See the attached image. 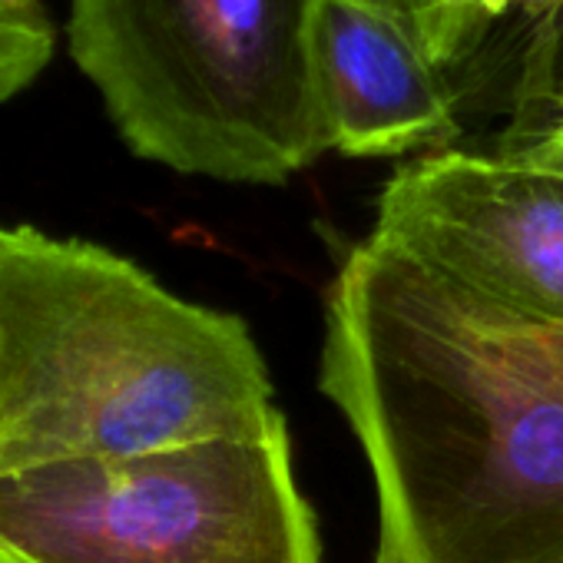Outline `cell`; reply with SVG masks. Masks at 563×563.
<instances>
[{
    "mask_svg": "<svg viewBox=\"0 0 563 563\" xmlns=\"http://www.w3.org/2000/svg\"><path fill=\"white\" fill-rule=\"evenodd\" d=\"M319 388L372 467V563H563L560 325L368 232L325 296Z\"/></svg>",
    "mask_w": 563,
    "mask_h": 563,
    "instance_id": "1",
    "label": "cell"
},
{
    "mask_svg": "<svg viewBox=\"0 0 563 563\" xmlns=\"http://www.w3.org/2000/svg\"><path fill=\"white\" fill-rule=\"evenodd\" d=\"M484 11H487V18H490L494 24H497L504 14L520 11V14L530 21V31H533V27L547 24L553 14L563 11V0H484Z\"/></svg>",
    "mask_w": 563,
    "mask_h": 563,
    "instance_id": "10",
    "label": "cell"
},
{
    "mask_svg": "<svg viewBox=\"0 0 563 563\" xmlns=\"http://www.w3.org/2000/svg\"><path fill=\"white\" fill-rule=\"evenodd\" d=\"M278 431L239 316L107 245L0 222V477Z\"/></svg>",
    "mask_w": 563,
    "mask_h": 563,
    "instance_id": "2",
    "label": "cell"
},
{
    "mask_svg": "<svg viewBox=\"0 0 563 563\" xmlns=\"http://www.w3.org/2000/svg\"><path fill=\"white\" fill-rule=\"evenodd\" d=\"M378 4L401 14L444 70L461 64L494 24L484 0H378Z\"/></svg>",
    "mask_w": 563,
    "mask_h": 563,
    "instance_id": "7",
    "label": "cell"
},
{
    "mask_svg": "<svg viewBox=\"0 0 563 563\" xmlns=\"http://www.w3.org/2000/svg\"><path fill=\"white\" fill-rule=\"evenodd\" d=\"M312 70L329 150L352 159L451 150L457 117L444 67L378 0H322Z\"/></svg>",
    "mask_w": 563,
    "mask_h": 563,
    "instance_id": "6",
    "label": "cell"
},
{
    "mask_svg": "<svg viewBox=\"0 0 563 563\" xmlns=\"http://www.w3.org/2000/svg\"><path fill=\"white\" fill-rule=\"evenodd\" d=\"M500 150L520 153L530 159H543V163L563 159V74L556 77V87H553L543 113L537 117V123L517 136H507Z\"/></svg>",
    "mask_w": 563,
    "mask_h": 563,
    "instance_id": "9",
    "label": "cell"
},
{
    "mask_svg": "<svg viewBox=\"0 0 563 563\" xmlns=\"http://www.w3.org/2000/svg\"><path fill=\"white\" fill-rule=\"evenodd\" d=\"M54 27H31L0 11V100L24 93L54 60Z\"/></svg>",
    "mask_w": 563,
    "mask_h": 563,
    "instance_id": "8",
    "label": "cell"
},
{
    "mask_svg": "<svg viewBox=\"0 0 563 563\" xmlns=\"http://www.w3.org/2000/svg\"><path fill=\"white\" fill-rule=\"evenodd\" d=\"M0 563H322L289 431L0 477Z\"/></svg>",
    "mask_w": 563,
    "mask_h": 563,
    "instance_id": "4",
    "label": "cell"
},
{
    "mask_svg": "<svg viewBox=\"0 0 563 563\" xmlns=\"http://www.w3.org/2000/svg\"><path fill=\"white\" fill-rule=\"evenodd\" d=\"M556 163H563V159H556Z\"/></svg>",
    "mask_w": 563,
    "mask_h": 563,
    "instance_id": "12",
    "label": "cell"
},
{
    "mask_svg": "<svg viewBox=\"0 0 563 563\" xmlns=\"http://www.w3.org/2000/svg\"><path fill=\"white\" fill-rule=\"evenodd\" d=\"M322 0H67V47L133 156L282 186L329 153L312 34Z\"/></svg>",
    "mask_w": 563,
    "mask_h": 563,
    "instance_id": "3",
    "label": "cell"
},
{
    "mask_svg": "<svg viewBox=\"0 0 563 563\" xmlns=\"http://www.w3.org/2000/svg\"><path fill=\"white\" fill-rule=\"evenodd\" d=\"M372 235L507 312L563 329V163L424 153L385 183Z\"/></svg>",
    "mask_w": 563,
    "mask_h": 563,
    "instance_id": "5",
    "label": "cell"
},
{
    "mask_svg": "<svg viewBox=\"0 0 563 563\" xmlns=\"http://www.w3.org/2000/svg\"><path fill=\"white\" fill-rule=\"evenodd\" d=\"M0 11L21 24H31V27H54L44 0H0Z\"/></svg>",
    "mask_w": 563,
    "mask_h": 563,
    "instance_id": "11",
    "label": "cell"
}]
</instances>
